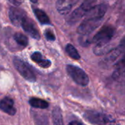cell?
Listing matches in <instances>:
<instances>
[{"label": "cell", "mask_w": 125, "mask_h": 125, "mask_svg": "<svg viewBox=\"0 0 125 125\" xmlns=\"http://www.w3.org/2000/svg\"><path fill=\"white\" fill-rule=\"evenodd\" d=\"M0 110L10 116H14L16 113V108L15 107L13 99L10 97H4L1 99Z\"/></svg>", "instance_id": "obj_9"}, {"label": "cell", "mask_w": 125, "mask_h": 125, "mask_svg": "<svg viewBox=\"0 0 125 125\" xmlns=\"http://www.w3.org/2000/svg\"><path fill=\"white\" fill-rule=\"evenodd\" d=\"M13 65L18 72L27 81L29 82H35L36 81V75L31 69L27 63H26L23 60H22L18 57H14L13 58Z\"/></svg>", "instance_id": "obj_4"}, {"label": "cell", "mask_w": 125, "mask_h": 125, "mask_svg": "<svg viewBox=\"0 0 125 125\" xmlns=\"http://www.w3.org/2000/svg\"><path fill=\"white\" fill-rule=\"evenodd\" d=\"M52 119L53 125H64L62 111L59 107H56L52 112Z\"/></svg>", "instance_id": "obj_17"}, {"label": "cell", "mask_w": 125, "mask_h": 125, "mask_svg": "<svg viewBox=\"0 0 125 125\" xmlns=\"http://www.w3.org/2000/svg\"><path fill=\"white\" fill-rule=\"evenodd\" d=\"M10 3H11L12 4H13L15 7H18L20 6L24 0H8Z\"/></svg>", "instance_id": "obj_22"}, {"label": "cell", "mask_w": 125, "mask_h": 125, "mask_svg": "<svg viewBox=\"0 0 125 125\" xmlns=\"http://www.w3.org/2000/svg\"><path fill=\"white\" fill-rule=\"evenodd\" d=\"M66 52L68 54V55L72 57L74 60H80L81 59V56L80 54L78 53V50L75 48L74 46H73L70 43L67 44L66 48H65Z\"/></svg>", "instance_id": "obj_19"}, {"label": "cell", "mask_w": 125, "mask_h": 125, "mask_svg": "<svg viewBox=\"0 0 125 125\" xmlns=\"http://www.w3.org/2000/svg\"><path fill=\"white\" fill-rule=\"evenodd\" d=\"M66 71L73 80L81 86H86L89 83V78L86 73L80 67L74 65H67Z\"/></svg>", "instance_id": "obj_2"}, {"label": "cell", "mask_w": 125, "mask_h": 125, "mask_svg": "<svg viewBox=\"0 0 125 125\" xmlns=\"http://www.w3.org/2000/svg\"><path fill=\"white\" fill-rule=\"evenodd\" d=\"M100 18H85V20L79 25L78 32L81 35H86L92 32L101 24Z\"/></svg>", "instance_id": "obj_6"}, {"label": "cell", "mask_w": 125, "mask_h": 125, "mask_svg": "<svg viewBox=\"0 0 125 125\" xmlns=\"http://www.w3.org/2000/svg\"><path fill=\"white\" fill-rule=\"evenodd\" d=\"M97 0H83V3L76 8L67 18V21L70 24H74L81 20L86 13L96 5Z\"/></svg>", "instance_id": "obj_1"}, {"label": "cell", "mask_w": 125, "mask_h": 125, "mask_svg": "<svg viewBox=\"0 0 125 125\" xmlns=\"http://www.w3.org/2000/svg\"><path fill=\"white\" fill-rule=\"evenodd\" d=\"M31 2H33V3H37V1H38V0H30Z\"/></svg>", "instance_id": "obj_24"}, {"label": "cell", "mask_w": 125, "mask_h": 125, "mask_svg": "<svg viewBox=\"0 0 125 125\" xmlns=\"http://www.w3.org/2000/svg\"><path fill=\"white\" fill-rule=\"evenodd\" d=\"M107 11V6L104 4L95 5L85 15L86 18H100L102 19Z\"/></svg>", "instance_id": "obj_10"}, {"label": "cell", "mask_w": 125, "mask_h": 125, "mask_svg": "<svg viewBox=\"0 0 125 125\" xmlns=\"http://www.w3.org/2000/svg\"><path fill=\"white\" fill-rule=\"evenodd\" d=\"M45 36L48 41H54L56 39V37L53 34V32L51 29H46L45 32Z\"/></svg>", "instance_id": "obj_21"}, {"label": "cell", "mask_w": 125, "mask_h": 125, "mask_svg": "<svg viewBox=\"0 0 125 125\" xmlns=\"http://www.w3.org/2000/svg\"><path fill=\"white\" fill-rule=\"evenodd\" d=\"M115 28L110 25L104 26L93 38L96 45H105L110 43L115 35Z\"/></svg>", "instance_id": "obj_5"}, {"label": "cell", "mask_w": 125, "mask_h": 125, "mask_svg": "<svg viewBox=\"0 0 125 125\" xmlns=\"http://www.w3.org/2000/svg\"><path fill=\"white\" fill-rule=\"evenodd\" d=\"M29 103L32 108L39 109H46L49 107V103L47 101L40 98L32 97L29 99Z\"/></svg>", "instance_id": "obj_15"}, {"label": "cell", "mask_w": 125, "mask_h": 125, "mask_svg": "<svg viewBox=\"0 0 125 125\" xmlns=\"http://www.w3.org/2000/svg\"><path fill=\"white\" fill-rule=\"evenodd\" d=\"M31 116L36 125H49V121L47 115L40 111H31Z\"/></svg>", "instance_id": "obj_13"}, {"label": "cell", "mask_w": 125, "mask_h": 125, "mask_svg": "<svg viewBox=\"0 0 125 125\" xmlns=\"http://www.w3.org/2000/svg\"><path fill=\"white\" fill-rule=\"evenodd\" d=\"M13 38H14V40L15 41V42L18 45H20L23 47L27 46V45L29 43V40H28V38L25 35H23L21 32H16L14 35Z\"/></svg>", "instance_id": "obj_18"}, {"label": "cell", "mask_w": 125, "mask_h": 125, "mask_svg": "<svg viewBox=\"0 0 125 125\" xmlns=\"http://www.w3.org/2000/svg\"><path fill=\"white\" fill-rule=\"evenodd\" d=\"M124 66H125V65H124V63H123L122 66H117L116 69L115 70V71H114V74H113V77H114L115 80H119L121 75H122V74H123V72H124Z\"/></svg>", "instance_id": "obj_20"}, {"label": "cell", "mask_w": 125, "mask_h": 125, "mask_svg": "<svg viewBox=\"0 0 125 125\" xmlns=\"http://www.w3.org/2000/svg\"><path fill=\"white\" fill-rule=\"evenodd\" d=\"M73 6V3L70 0H58L56 1V9L62 15H67Z\"/></svg>", "instance_id": "obj_12"}, {"label": "cell", "mask_w": 125, "mask_h": 125, "mask_svg": "<svg viewBox=\"0 0 125 125\" xmlns=\"http://www.w3.org/2000/svg\"><path fill=\"white\" fill-rule=\"evenodd\" d=\"M67 125H83L80 122L78 121H72L70 122Z\"/></svg>", "instance_id": "obj_23"}, {"label": "cell", "mask_w": 125, "mask_h": 125, "mask_svg": "<svg viewBox=\"0 0 125 125\" xmlns=\"http://www.w3.org/2000/svg\"><path fill=\"white\" fill-rule=\"evenodd\" d=\"M34 13L38 21L42 24H51V21L48 16L43 10L38 8H34Z\"/></svg>", "instance_id": "obj_16"}, {"label": "cell", "mask_w": 125, "mask_h": 125, "mask_svg": "<svg viewBox=\"0 0 125 125\" xmlns=\"http://www.w3.org/2000/svg\"><path fill=\"white\" fill-rule=\"evenodd\" d=\"M21 26L23 29V30L27 32L31 38L36 40H40V35L38 31V29L36 27V25L34 22L29 18L27 15L23 19Z\"/></svg>", "instance_id": "obj_7"}, {"label": "cell", "mask_w": 125, "mask_h": 125, "mask_svg": "<svg viewBox=\"0 0 125 125\" xmlns=\"http://www.w3.org/2000/svg\"><path fill=\"white\" fill-rule=\"evenodd\" d=\"M26 16V12L21 8L12 7L9 10V17L13 25L20 27L23 19Z\"/></svg>", "instance_id": "obj_8"}, {"label": "cell", "mask_w": 125, "mask_h": 125, "mask_svg": "<svg viewBox=\"0 0 125 125\" xmlns=\"http://www.w3.org/2000/svg\"><path fill=\"white\" fill-rule=\"evenodd\" d=\"M123 51H124V44L122 43L121 46L114 49L109 52V55L105 59V62L108 64V63H112L115 61L121 55Z\"/></svg>", "instance_id": "obj_14"}, {"label": "cell", "mask_w": 125, "mask_h": 125, "mask_svg": "<svg viewBox=\"0 0 125 125\" xmlns=\"http://www.w3.org/2000/svg\"><path fill=\"white\" fill-rule=\"evenodd\" d=\"M31 59L38 64L40 67L47 69L49 68L51 65V62L50 60L47 59L45 57H44L40 52H35L31 55Z\"/></svg>", "instance_id": "obj_11"}, {"label": "cell", "mask_w": 125, "mask_h": 125, "mask_svg": "<svg viewBox=\"0 0 125 125\" xmlns=\"http://www.w3.org/2000/svg\"><path fill=\"white\" fill-rule=\"evenodd\" d=\"M85 119L93 125H106L114 121L110 115L95 111H87L83 115Z\"/></svg>", "instance_id": "obj_3"}]
</instances>
